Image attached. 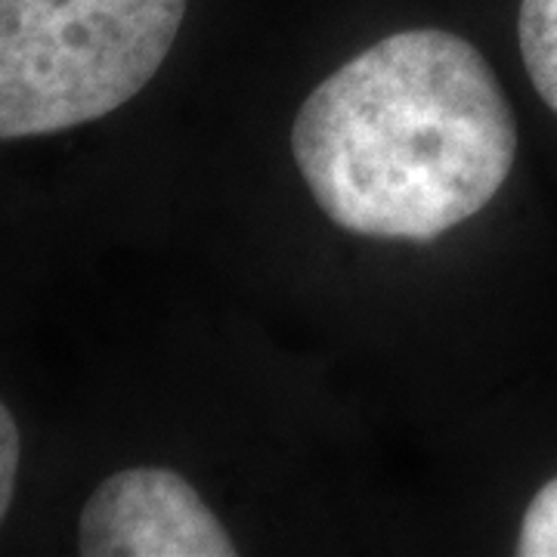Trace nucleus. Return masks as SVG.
<instances>
[{"instance_id": "obj_1", "label": "nucleus", "mask_w": 557, "mask_h": 557, "mask_svg": "<svg viewBox=\"0 0 557 557\" xmlns=\"http://www.w3.org/2000/svg\"><path fill=\"white\" fill-rule=\"evenodd\" d=\"M292 152L341 230L434 242L496 199L518 124L474 44L409 28L319 84L295 119Z\"/></svg>"}, {"instance_id": "obj_2", "label": "nucleus", "mask_w": 557, "mask_h": 557, "mask_svg": "<svg viewBox=\"0 0 557 557\" xmlns=\"http://www.w3.org/2000/svg\"><path fill=\"white\" fill-rule=\"evenodd\" d=\"M186 0H0V139L97 121L168 60Z\"/></svg>"}, {"instance_id": "obj_3", "label": "nucleus", "mask_w": 557, "mask_h": 557, "mask_svg": "<svg viewBox=\"0 0 557 557\" xmlns=\"http://www.w3.org/2000/svg\"><path fill=\"white\" fill-rule=\"evenodd\" d=\"M84 557H233L236 545L196 486L168 468L102 480L78 523Z\"/></svg>"}, {"instance_id": "obj_4", "label": "nucleus", "mask_w": 557, "mask_h": 557, "mask_svg": "<svg viewBox=\"0 0 557 557\" xmlns=\"http://www.w3.org/2000/svg\"><path fill=\"white\" fill-rule=\"evenodd\" d=\"M518 38L533 87L557 115V0H520Z\"/></svg>"}, {"instance_id": "obj_5", "label": "nucleus", "mask_w": 557, "mask_h": 557, "mask_svg": "<svg viewBox=\"0 0 557 557\" xmlns=\"http://www.w3.org/2000/svg\"><path fill=\"white\" fill-rule=\"evenodd\" d=\"M520 557H557V478L530 502L518 536Z\"/></svg>"}, {"instance_id": "obj_6", "label": "nucleus", "mask_w": 557, "mask_h": 557, "mask_svg": "<svg viewBox=\"0 0 557 557\" xmlns=\"http://www.w3.org/2000/svg\"><path fill=\"white\" fill-rule=\"evenodd\" d=\"M20 456L22 440L20 428L10 416V409L0 403V520L7 515L10 502H13V490H16V474H20Z\"/></svg>"}]
</instances>
